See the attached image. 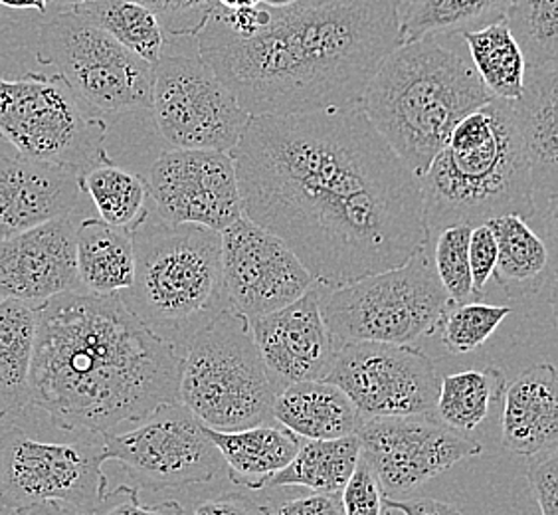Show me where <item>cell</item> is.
I'll use <instances>...</instances> for the list:
<instances>
[{"label": "cell", "mask_w": 558, "mask_h": 515, "mask_svg": "<svg viewBox=\"0 0 558 515\" xmlns=\"http://www.w3.org/2000/svg\"><path fill=\"white\" fill-rule=\"evenodd\" d=\"M0 140L22 157L80 172L109 161L106 121L87 116L56 74L0 77Z\"/></svg>", "instance_id": "9c48e42d"}, {"label": "cell", "mask_w": 558, "mask_h": 515, "mask_svg": "<svg viewBox=\"0 0 558 515\" xmlns=\"http://www.w3.org/2000/svg\"><path fill=\"white\" fill-rule=\"evenodd\" d=\"M135 278L119 300L150 333L181 354L189 339L230 308L220 232L147 220L133 232Z\"/></svg>", "instance_id": "8992f818"}, {"label": "cell", "mask_w": 558, "mask_h": 515, "mask_svg": "<svg viewBox=\"0 0 558 515\" xmlns=\"http://www.w3.org/2000/svg\"><path fill=\"white\" fill-rule=\"evenodd\" d=\"M149 109L172 149L230 153L252 119L201 56L172 52L153 65Z\"/></svg>", "instance_id": "7c38bea8"}, {"label": "cell", "mask_w": 558, "mask_h": 515, "mask_svg": "<svg viewBox=\"0 0 558 515\" xmlns=\"http://www.w3.org/2000/svg\"><path fill=\"white\" fill-rule=\"evenodd\" d=\"M468 256H470L473 294L477 300H482L485 286L494 276L495 262H497V244L489 225L473 226Z\"/></svg>", "instance_id": "ab89813d"}, {"label": "cell", "mask_w": 558, "mask_h": 515, "mask_svg": "<svg viewBox=\"0 0 558 515\" xmlns=\"http://www.w3.org/2000/svg\"><path fill=\"white\" fill-rule=\"evenodd\" d=\"M149 9L165 34L196 36L218 9V0H133Z\"/></svg>", "instance_id": "8d00e7d4"}, {"label": "cell", "mask_w": 558, "mask_h": 515, "mask_svg": "<svg viewBox=\"0 0 558 515\" xmlns=\"http://www.w3.org/2000/svg\"><path fill=\"white\" fill-rule=\"evenodd\" d=\"M487 225L497 244L494 276L507 298H525L541 290L553 268L545 238L521 216H499Z\"/></svg>", "instance_id": "484cf974"}, {"label": "cell", "mask_w": 558, "mask_h": 515, "mask_svg": "<svg viewBox=\"0 0 558 515\" xmlns=\"http://www.w3.org/2000/svg\"><path fill=\"white\" fill-rule=\"evenodd\" d=\"M82 191L92 199L99 220L131 235L149 216L147 181L111 159L82 172Z\"/></svg>", "instance_id": "4dcf8cb0"}, {"label": "cell", "mask_w": 558, "mask_h": 515, "mask_svg": "<svg viewBox=\"0 0 558 515\" xmlns=\"http://www.w3.org/2000/svg\"><path fill=\"white\" fill-rule=\"evenodd\" d=\"M181 355L119 296L68 291L38 308L28 407L65 432H113L179 400Z\"/></svg>", "instance_id": "3957f363"}, {"label": "cell", "mask_w": 558, "mask_h": 515, "mask_svg": "<svg viewBox=\"0 0 558 515\" xmlns=\"http://www.w3.org/2000/svg\"><path fill=\"white\" fill-rule=\"evenodd\" d=\"M104 434L72 442L36 439L11 429L0 434V504L9 510L58 502L96 515L108 494Z\"/></svg>", "instance_id": "8fae6325"}, {"label": "cell", "mask_w": 558, "mask_h": 515, "mask_svg": "<svg viewBox=\"0 0 558 515\" xmlns=\"http://www.w3.org/2000/svg\"><path fill=\"white\" fill-rule=\"evenodd\" d=\"M220 244L226 298L247 320L290 306L315 284L290 248L246 216L220 232Z\"/></svg>", "instance_id": "e0dca14e"}, {"label": "cell", "mask_w": 558, "mask_h": 515, "mask_svg": "<svg viewBox=\"0 0 558 515\" xmlns=\"http://www.w3.org/2000/svg\"><path fill=\"white\" fill-rule=\"evenodd\" d=\"M11 515H84L74 510L72 505L58 504V502H46V504L33 505V507H22V510H12Z\"/></svg>", "instance_id": "f6af8a7d"}, {"label": "cell", "mask_w": 558, "mask_h": 515, "mask_svg": "<svg viewBox=\"0 0 558 515\" xmlns=\"http://www.w3.org/2000/svg\"><path fill=\"white\" fill-rule=\"evenodd\" d=\"M179 403L205 427L240 430L271 419L276 386L262 363L250 320L218 313L181 349Z\"/></svg>", "instance_id": "52a82bcc"}, {"label": "cell", "mask_w": 558, "mask_h": 515, "mask_svg": "<svg viewBox=\"0 0 558 515\" xmlns=\"http://www.w3.org/2000/svg\"><path fill=\"white\" fill-rule=\"evenodd\" d=\"M385 498L387 495L375 474L361 458L341 492L343 515H392V510L385 504Z\"/></svg>", "instance_id": "74e56055"}, {"label": "cell", "mask_w": 558, "mask_h": 515, "mask_svg": "<svg viewBox=\"0 0 558 515\" xmlns=\"http://www.w3.org/2000/svg\"><path fill=\"white\" fill-rule=\"evenodd\" d=\"M509 315V306H489L482 301L451 303L438 332L441 344L451 355L472 354L497 332Z\"/></svg>", "instance_id": "e575fe53"}, {"label": "cell", "mask_w": 558, "mask_h": 515, "mask_svg": "<svg viewBox=\"0 0 558 515\" xmlns=\"http://www.w3.org/2000/svg\"><path fill=\"white\" fill-rule=\"evenodd\" d=\"M557 442L558 373L550 363H537L505 388L501 444L526 458Z\"/></svg>", "instance_id": "7402d4cb"}, {"label": "cell", "mask_w": 558, "mask_h": 515, "mask_svg": "<svg viewBox=\"0 0 558 515\" xmlns=\"http://www.w3.org/2000/svg\"><path fill=\"white\" fill-rule=\"evenodd\" d=\"M87 22L96 24L104 33L116 38L133 55L150 65L157 64L165 55L167 34L157 16L133 0H94L72 7Z\"/></svg>", "instance_id": "d6a6232c"}, {"label": "cell", "mask_w": 558, "mask_h": 515, "mask_svg": "<svg viewBox=\"0 0 558 515\" xmlns=\"http://www.w3.org/2000/svg\"><path fill=\"white\" fill-rule=\"evenodd\" d=\"M511 0H398L400 44L432 34H465L504 21Z\"/></svg>", "instance_id": "83f0119b"}, {"label": "cell", "mask_w": 558, "mask_h": 515, "mask_svg": "<svg viewBox=\"0 0 558 515\" xmlns=\"http://www.w3.org/2000/svg\"><path fill=\"white\" fill-rule=\"evenodd\" d=\"M230 155L244 216L323 288L398 268L428 248L420 179L359 104L252 116Z\"/></svg>", "instance_id": "6da1fadb"}, {"label": "cell", "mask_w": 558, "mask_h": 515, "mask_svg": "<svg viewBox=\"0 0 558 515\" xmlns=\"http://www.w3.org/2000/svg\"><path fill=\"white\" fill-rule=\"evenodd\" d=\"M193 515H274L246 494H220L206 500Z\"/></svg>", "instance_id": "b9f144b4"}, {"label": "cell", "mask_w": 558, "mask_h": 515, "mask_svg": "<svg viewBox=\"0 0 558 515\" xmlns=\"http://www.w3.org/2000/svg\"><path fill=\"white\" fill-rule=\"evenodd\" d=\"M278 515H343L341 495L322 494L295 498L279 507Z\"/></svg>", "instance_id": "7bdbcfd3"}, {"label": "cell", "mask_w": 558, "mask_h": 515, "mask_svg": "<svg viewBox=\"0 0 558 515\" xmlns=\"http://www.w3.org/2000/svg\"><path fill=\"white\" fill-rule=\"evenodd\" d=\"M250 327L276 391L331 371L337 347L323 318L317 282L290 306L250 320Z\"/></svg>", "instance_id": "ac0fdd59"}, {"label": "cell", "mask_w": 558, "mask_h": 515, "mask_svg": "<svg viewBox=\"0 0 558 515\" xmlns=\"http://www.w3.org/2000/svg\"><path fill=\"white\" fill-rule=\"evenodd\" d=\"M145 181L162 223L222 232L244 216L234 159L225 151H162Z\"/></svg>", "instance_id": "2e32d148"}, {"label": "cell", "mask_w": 558, "mask_h": 515, "mask_svg": "<svg viewBox=\"0 0 558 515\" xmlns=\"http://www.w3.org/2000/svg\"><path fill=\"white\" fill-rule=\"evenodd\" d=\"M104 451L108 460L119 462L135 482L155 492L213 482L226 474L205 424L179 400L155 408L135 429L106 432Z\"/></svg>", "instance_id": "4fadbf2b"}, {"label": "cell", "mask_w": 558, "mask_h": 515, "mask_svg": "<svg viewBox=\"0 0 558 515\" xmlns=\"http://www.w3.org/2000/svg\"><path fill=\"white\" fill-rule=\"evenodd\" d=\"M325 381L339 386L363 419L434 412L440 391L436 366L422 349L376 342L339 347Z\"/></svg>", "instance_id": "9a60e30c"}, {"label": "cell", "mask_w": 558, "mask_h": 515, "mask_svg": "<svg viewBox=\"0 0 558 515\" xmlns=\"http://www.w3.org/2000/svg\"><path fill=\"white\" fill-rule=\"evenodd\" d=\"M222 460L226 476L246 490H264L300 451V436L271 420L240 430L205 427Z\"/></svg>", "instance_id": "cb8c5ba5"}, {"label": "cell", "mask_w": 558, "mask_h": 515, "mask_svg": "<svg viewBox=\"0 0 558 515\" xmlns=\"http://www.w3.org/2000/svg\"><path fill=\"white\" fill-rule=\"evenodd\" d=\"M420 187L429 235L448 226L487 225L499 216H537L531 165L501 99H492L453 128Z\"/></svg>", "instance_id": "5b68a950"}, {"label": "cell", "mask_w": 558, "mask_h": 515, "mask_svg": "<svg viewBox=\"0 0 558 515\" xmlns=\"http://www.w3.org/2000/svg\"><path fill=\"white\" fill-rule=\"evenodd\" d=\"M96 515H184V507L174 500L155 505L141 504L137 488L119 486L106 494Z\"/></svg>", "instance_id": "60d3db41"}, {"label": "cell", "mask_w": 558, "mask_h": 515, "mask_svg": "<svg viewBox=\"0 0 558 515\" xmlns=\"http://www.w3.org/2000/svg\"><path fill=\"white\" fill-rule=\"evenodd\" d=\"M48 2L50 0H0L2 7H9V9H33V11H38L40 14H46Z\"/></svg>", "instance_id": "bcb514c9"}, {"label": "cell", "mask_w": 558, "mask_h": 515, "mask_svg": "<svg viewBox=\"0 0 558 515\" xmlns=\"http://www.w3.org/2000/svg\"><path fill=\"white\" fill-rule=\"evenodd\" d=\"M36 60L56 68L68 89L97 111L150 108L153 65L72 9L40 28Z\"/></svg>", "instance_id": "30bf717a"}, {"label": "cell", "mask_w": 558, "mask_h": 515, "mask_svg": "<svg viewBox=\"0 0 558 515\" xmlns=\"http://www.w3.org/2000/svg\"><path fill=\"white\" fill-rule=\"evenodd\" d=\"M501 22L519 44L526 68L558 64V0H511Z\"/></svg>", "instance_id": "836d02e7"}, {"label": "cell", "mask_w": 558, "mask_h": 515, "mask_svg": "<svg viewBox=\"0 0 558 515\" xmlns=\"http://www.w3.org/2000/svg\"><path fill=\"white\" fill-rule=\"evenodd\" d=\"M354 434L361 444V458L392 500L484 452L480 442L450 429L436 412L371 417L363 419Z\"/></svg>", "instance_id": "5bb4252c"}, {"label": "cell", "mask_w": 558, "mask_h": 515, "mask_svg": "<svg viewBox=\"0 0 558 515\" xmlns=\"http://www.w3.org/2000/svg\"><path fill=\"white\" fill-rule=\"evenodd\" d=\"M492 99L462 34H432L397 46L368 80L359 106L420 179L453 128Z\"/></svg>", "instance_id": "277c9868"}, {"label": "cell", "mask_w": 558, "mask_h": 515, "mask_svg": "<svg viewBox=\"0 0 558 515\" xmlns=\"http://www.w3.org/2000/svg\"><path fill=\"white\" fill-rule=\"evenodd\" d=\"M557 101V64L526 68L521 96L505 101L531 165L537 203L543 199L553 216L558 191Z\"/></svg>", "instance_id": "44dd1931"}, {"label": "cell", "mask_w": 558, "mask_h": 515, "mask_svg": "<svg viewBox=\"0 0 558 515\" xmlns=\"http://www.w3.org/2000/svg\"><path fill=\"white\" fill-rule=\"evenodd\" d=\"M196 43L250 116L344 108L400 46V12L398 0H258L218 7Z\"/></svg>", "instance_id": "7a4b0ae2"}, {"label": "cell", "mask_w": 558, "mask_h": 515, "mask_svg": "<svg viewBox=\"0 0 558 515\" xmlns=\"http://www.w3.org/2000/svg\"><path fill=\"white\" fill-rule=\"evenodd\" d=\"M38 308L0 300V419L28 408Z\"/></svg>", "instance_id": "4316f807"}, {"label": "cell", "mask_w": 558, "mask_h": 515, "mask_svg": "<svg viewBox=\"0 0 558 515\" xmlns=\"http://www.w3.org/2000/svg\"><path fill=\"white\" fill-rule=\"evenodd\" d=\"M451 301L428 254L365 276L341 288H323L322 312L337 349L347 344L414 345L440 332Z\"/></svg>", "instance_id": "ba28073f"}, {"label": "cell", "mask_w": 558, "mask_h": 515, "mask_svg": "<svg viewBox=\"0 0 558 515\" xmlns=\"http://www.w3.org/2000/svg\"><path fill=\"white\" fill-rule=\"evenodd\" d=\"M361 460L356 434L333 441H310L300 446L293 460L271 478L269 486H303L313 492L341 495Z\"/></svg>", "instance_id": "f546056e"}, {"label": "cell", "mask_w": 558, "mask_h": 515, "mask_svg": "<svg viewBox=\"0 0 558 515\" xmlns=\"http://www.w3.org/2000/svg\"><path fill=\"white\" fill-rule=\"evenodd\" d=\"M473 68L494 99L515 101L523 92L526 64L513 34L504 22L462 34Z\"/></svg>", "instance_id": "1f68e13d"}, {"label": "cell", "mask_w": 558, "mask_h": 515, "mask_svg": "<svg viewBox=\"0 0 558 515\" xmlns=\"http://www.w3.org/2000/svg\"><path fill=\"white\" fill-rule=\"evenodd\" d=\"M507 376L497 366L472 369L440 379L434 412L450 429L472 432L504 403Z\"/></svg>", "instance_id": "f1b7e54d"}, {"label": "cell", "mask_w": 558, "mask_h": 515, "mask_svg": "<svg viewBox=\"0 0 558 515\" xmlns=\"http://www.w3.org/2000/svg\"><path fill=\"white\" fill-rule=\"evenodd\" d=\"M271 419L301 439L333 441L354 434L363 415L339 386L317 379L281 386L271 403Z\"/></svg>", "instance_id": "603a6c76"}, {"label": "cell", "mask_w": 558, "mask_h": 515, "mask_svg": "<svg viewBox=\"0 0 558 515\" xmlns=\"http://www.w3.org/2000/svg\"><path fill=\"white\" fill-rule=\"evenodd\" d=\"M82 199V172L0 153V240L75 215Z\"/></svg>", "instance_id": "ffe728a7"}, {"label": "cell", "mask_w": 558, "mask_h": 515, "mask_svg": "<svg viewBox=\"0 0 558 515\" xmlns=\"http://www.w3.org/2000/svg\"><path fill=\"white\" fill-rule=\"evenodd\" d=\"M75 266L82 290L96 296H119L135 278L133 235L99 218L75 225Z\"/></svg>", "instance_id": "d4e9b609"}, {"label": "cell", "mask_w": 558, "mask_h": 515, "mask_svg": "<svg viewBox=\"0 0 558 515\" xmlns=\"http://www.w3.org/2000/svg\"><path fill=\"white\" fill-rule=\"evenodd\" d=\"M75 215L60 216L0 240V300L40 308L68 291H84L75 266Z\"/></svg>", "instance_id": "d6986e66"}, {"label": "cell", "mask_w": 558, "mask_h": 515, "mask_svg": "<svg viewBox=\"0 0 558 515\" xmlns=\"http://www.w3.org/2000/svg\"><path fill=\"white\" fill-rule=\"evenodd\" d=\"M526 480L541 515H558V451L550 446L526 456Z\"/></svg>", "instance_id": "f35d334b"}, {"label": "cell", "mask_w": 558, "mask_h": 515, "mask_svg": "<svg viewBox=\"0 0 558 515\" xmlns=\"http://www.w3.org/2000/svg\"><path fill=\"white\" fill-rule=\"evenodd\" d=\"M65 4H70V7H77V4H84V2H94V0H62Z\"/></svg>", "instance_id": "c3c4849f"}, {"label": "cell", "mask_w": 558, "mask_h": 515, "mask_svg": "<svg viewBox=\"0 0 558 515\" xmlns=\"http://www.w3.org/2000/svg\"><path fill=\"white\" fill-rule=\"evenodd\" d=\"M258 0H218V7L226 9V11H240V9H247L254 7Z\"/></svg>", "instance_id": "7dc6e473"}, {"label": "cell", "mask_w": 558, "mask_h": 515, "mask_svg": "<svg viewBox=\"0 0 558 515\" xmlns=\"http://www.w3.org/2000/svg\"><path fill=\"white\" fill-rule=\"evenodd\" d=\"M385 504L392 512H400L402 515H462L458 505L446 504V502L432 500V498H418V500L385 498Z\"/></svg>", "instance_id": "ee69618b"}, {"label": "cell", "mask_w": 558, "mask_h": 515, "mask_svg": "<svg viewBox=\"0 0 558 515\" xmlns=\"http://www.w3.org/2000/svg\"><path fill=\"white\" fill-rule=\"evenodd\" d=\"M434 244V268L440 278L444 290L451 303L480 301L473 294L472 272H470V235L472 226L456 225L436 232Z\"/></svg>", "instance_id": "d590c367"}]
</instances>
